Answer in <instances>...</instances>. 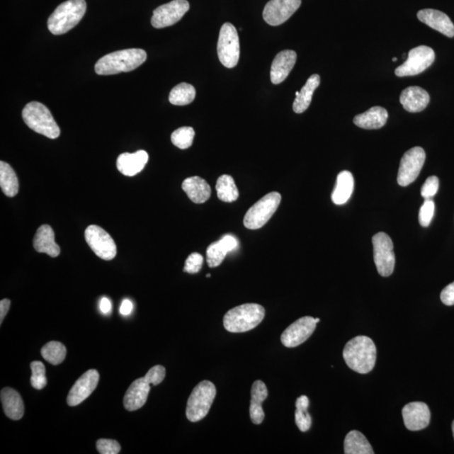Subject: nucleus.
Returning a JSON list of instances; mask_svg holds the SVG:
<instances>
[{
    "label": "nucleus",
    "mask_w": 454,
    "mask_h": 454,
    "mask_svg": "<svg viewBox=\"0 0 454 454\" xmlns=\"http://www.w3.org/2000/svg\"><path fill=\"white\" fill-rule=\"evenodd\" d=\"M377 350L368 336H358L346 344L344 358L351 370L359 374H368L375 368Z\"/></svg>",
    "instance_id": "obj_1"
},
{
    "label": "nucleus",
    "mask_w": 454,
    "mask_h": 454,
    "mask_svg": "<svg viewBox=\"0 0 454 454\" xmlns=\"http://www.w3.org/2000/svg\"><path fill=\"white\" fill-rule=\"evenodd\" d=\"M147 60V52L142 49L132 48L107 54L96 62L98 75H113L127 73L140 67Z\"/></svg>",
    "instance_id": "obj_2"
},
{
    "label": "nucleus",
    "mask_w": 454,
    "mask_h": 454,
    "mask_svg": "<svg viewBox=\"0 0 454 454\" xmlns=\"http://www.w3.org/2000/svg\"><path fill=\"white\" fill-rule=\"evenodd\" d=\"M86 8L85 0H67L62 3L49 17V30L56 35L69 33L83 19Z\"/></svg>",
    "instance_id": "obj_3"
},
{
    "label": "nucleus",
    "mask_w": 454,
    "mask_h": 454,
    "mask_svg": "<svg viewBox=\"0 0 454 454\" xmlns=\"http://www.w3.org/2000/svg\"><path fill=\"white\" fill-rule=\"evenodd\" d=\"M265 317V309L259 304L250 303L232 308L225 314L224 327L234 334L254 329Z\"/></svg>",
    "instance_id": "obj_4"
},
{
    "label": "nucleus",
    "mask_w": 454,
    "mask_h": 454,
    "mask_svg": "<svg viewBox=\"0 0 454 454\" xmlns=\"http://www.w3.org/2000/svg\"><path fill=\"white\" fill-rule=\"evenodd\" d=\"M22 117L27 127L34 132L50 139L60 136V128L54 120L51 111L39 102H30L22 111Z\"/></svg>",
    "instance_id": "obj_5"
},
{
    "label": "nucleus",
    "mask_w": 454,
    "mask_h": 454,
    "mask_svg": "<svg viewBox=\"0 0 454 454\" xmlns=\"http://www.w3.org/2000/svg\"><path fill=\"white\" fill-rule=\"evenodd\" d=\"M217 389L210 381L204 380L193 390L188 399L186 416L191 422L200 421L208 416L214 399Z\"/></svg>",
    "instance_id": "obj_6"
},
{
    "label": "nucleus",
    "mask_w": 454,
    "mask_h": 454,
    "mask_svg": "<svg viewBox=\"0 0 454 454\" xmlns=\"http://www.w3.org/2000/svg\"><path fill=\"white\" fill-rule=\"evenodd\" d=\"M280 202L281 195L278 192H271L263 196L247 210L244 220V226L250 230L262 228L276 212Z\"/></svg>",
    "instance_id": "obj_7"
},
{
    "label": "nucleus",
    "mask_w": 454,
    "mask_h": 454,
    "mask_svg": "<svg viewBox=\"0 0 454 454\" xmlns=\"http://www.w3.org/2000/svg\"><path fill=\"white\" fill-rule=\"evenodd\" d=\"M220 61L227 67H236L240 57V42L236 27L231 23H225L220 31L217 44Z\"/></svg>",
    "instance_id": "obj_8"
},
{
    "label": "nucleus",
    "mask_w": 454,
    "mask_h": 454,
    "mask_svg": "<svg viewBox=\"0 0 454 454\" xmlns=\"http://www.w3.org/2000/svg\"><path fill=\"white\" fill-rule=\"evenodd\" d=\"M374 246V259L378 273L383 277L393 273L395 265V255L392 240L385 232L375 234L372 238Z\"/></svg>",
    "instance_id": "obj_9"
},
{
    "label": "nucleus",
    "mask_w": 454,
    "mask_h": 454,
    "mask_svg": "<svg viewBox=\"0 0 454 454\" xmlns=\"http://www.w3.org/2000/svg\"><path fill=\"white\" fill-rule=\"evenodd\" d=\"M435 52L429 47L419 46L412 49L408 53L407 60L395 71L398 77H407L421 74L433 64Z\"/></svg>",
    "instance_id": "obj_10"
},
{
    "label": "nucleus",
    "mask_w": 454,
    "mask_h": 454,
    "mask_svg": "<svg viewBox=\"0 0 454 454\" xmlns=\"http://www.w3.org/2000/svg\"><path fill=\"white\" fill-rule=\"evenodd\" d=\"M425 160L424 148L415 147L408 150L402 157L399 164L397 177L399 186L407 187L414 182L424 168Z\"/></svg>",
    "instance_id": "obj_11"
},
{
    "label": "nucleus",
    "mask_w": 454,
    "mask_h": 454,
    "mask_svg": "<svg viewBox=\"0 0 454 454\" xmlns=\"http://www.w3.org/2000/svg\"><path fill=\"white\" fill-rule=\"evenodd\" d=\"M87 244L98 258L110 261L115 259L117 253L113 238L101 227L92 225L85 231Z\"/></svg>",
    "instance_id": "obj_12"
},
{
    "label": "nucleus",
    "mask_w": 454,
    "mask_h": 454,
    "mask_svg": "<svg viewBox=\"0 0 454 454\" xmlns=\"http://www.w3.org/2000/svg\"><path fill=\"white\" fill-rule=\"evenodd\" d=\"M190 10L187 0H173L157 8L152 17V25L157 29L176 24Z\"/></svg>",
    "instance_id": "obj_13"
},
{
    "label": "nucleus",
    "mask_w": 454,
    "mask_h": 454,
    "mask_svg": "<svg viewBox=\"0 0 454 454\" xmlns=\"http://www.w3.org/2000/svg\"><path fill=\"white\" fill-rule=\"evenodd\" d=\"M316 318L304 317L292 323L281 335L283 345L287 348H295L307 341L317 327Z\"/></svg>",
    "instance_id": "obj_14"
},
{
    "label": "nucleus",
    "mask_w": 454,
    "mask_h": 454,
    "mask_svg": "<svg viewBox=\"0 0 454 454\" xmlns=\"http://www.w3.org/2000/svg\"><path fill=\"white\" fill-rule=\"evenodd\" d=\"M301 6V0H271L265 6L263 17L268 25L285 23Z\"/></svg>",
    "instance_id": "obj_15"
},
{
    "label": "nucleus",
    "mask_w": 454,
    "mask_h": 454,
    "mask_svg": "<svg viewBox=\"0 0 454 454\" xmlns=\"http://www.w3.org/2000/svg\"><path fill=\"white\" fill-rule=\"evenodd\" d=\"M100 380V374L96 370H89L75 382L67 395V402L70 407L82 403L96 389Z\"/></svg>",
    "instance_id": "obj_16"
},
{
    "label": "nucleus",
    "mask_w": 454,
    "mask_h": 454,
    "mask_svg": "<svg viewBox=\"0 0 454 454\" xmlns=\"http://www.w3.org/2000/svg\"><path fill=\"white\" fill-rule=\"evenodd\" d=\"M404 426L410 431L424 429L430 424L431 412L428 404L424 402H412L402 409Z\"/></svg>",
    "instance_id": "obj_17"
},
{
    "label": "nucleus",
    "mask_w": 454,
    "mask_h": 454,
    "mask_svg": "<svg viewBox=\"0 0 454 454\" xmlns=\"http://www.w3.org/2000/svg\"><path fill=\"white\" fill-rule=\"evenodd\" d=\"M151 383L144 376L130 385L124 397V407L129 412L137 411L147 401L151 390Z\"/></svg>",
    "instance_id": "obj_18"
},
{
    "label": "nucleus",
    "mask_w": 454,
    "mask_h": 454,
    "mask_svg": "<svg viewBox=\"0 0 454 454\" xmlns=\"http://www.w3.org/2000/svg\"><path fill=\"white\" fill-rule=\"evenodd\" d=\"M417 18L426 24L448 38L454 37V25L446 13L433 8H425L417 13Z\"/></svg>",
    "instance_id": "obj_19"
},
{
    "label": "nucleus",
    "mask_w": 454,
    "mask_h": 454,
    "mask_svg": "<svg viewBox=\"0 0 454 454\" xmlns=\"http://www.w3.org/2000/svg\"><path fill=\"white\" fill-rule=\"evenodd\" d=\"M297 55L292 50L282 51L274 58L271 78L273 84H280L286 79L295 67Z\"/></svg>",
    "instance_id": "obj_20"
},
{
    "label": "nucleus",
    "mask_w": 454,
    "mask_h": 454,
    "mask_svg": "<svg viewBox=\"0 0 454 454\" xmlns=\"http://www.w3.org/2000/svg\"><path fill=\"white\" fill-rule=\"evenodd\" d=\"M148 159L149 157L146 151L140 150L134 152V154L125 152L117 159V169L125 176H135L145 168Z\"/></svg>",
    "instance_id": "obj_21"
},
{
    "label": "nucleus",
    "mask_w": 454,
    "mask_h": 454,
    "mask_svg": "<svg viewBox=\"0 0 454 454\" xmlns=\"http://www.w3.org/2000/svg\"><path fill=\"white\" fill-rule=\"evenodd\" d=\"M33 246L35 251L46 254L52 258L58 257L60 254V246L56 244L55 233L48 225H42L35 233Z\"/></svg>",
    "instance_id": "obj_22"
},
{
    "label": "nucleus",
    "mask_w": 454,
    "mask_h": 454,
    "mask_svg": "<svg viewBox=\"0 0 454 454\" xmlns=\"http://www.w3.org/2000/svg\"><path fill=\"white\" fill-rule=\"evenodd\" d=\"M399 101L404 110L416 113L426 109L430 102V96L425 89L417 86L409 87L402 91Z\"/></svg>",
    "instance_id": "obj_23"
},
{
    "label": "nucleus",
    "mask_w": 454,
    "mask_h": 454,
    "mask_svg": "<svg viewBox=\"0 0 454 454\" xmlns=\"http://www.w3.org/2000/svg\"><path fill=\"white\" fill-rule=\"evenodd\" d=\"M2 407L6 415L13 421L21 420L24 416L25 406L23 399L16 390L4 388L0 394Z\"/></svg>",
    "instance_id": "obj_24"
},
{
    "label": "nucleus",
    "mask_w": 454,
    "mask_h": 454,
    "mask_svg": "<svg viewBox=\"0 0 454 454\" xmlns=\"http://www.w3.org/2000/svg\"><path fill=\"white\" fill-rule=\"evenodd\" d=\"M268 389L263 381H255L251 386L250 417L254 424L259 425L264 420L265 414L262 404L268 397Z\"/></svg>",
    "instance_id": "obj_25"
},
{
    "label": "nucleus",
    "mask_w": 454,
    "mask_h": 454,
    "mask_svg": "<svg viewBox=\"0 0 454 454\" xmlns=\"http://www.w3.org/2000/svg\"><path fill=\"white\" fill-rule=\"evenodd\" d=\"M388 117V111L385 108L375 106L364 113L355 116L353 123L363 129H380L387 123Z\"/></svg>",
    "instance_id": "obj_26"
},
{
    "label": "nucleus",
    "mask_w": 454,
    "mask_h": 454,
    "mask_svg": "<svg viewBox=\"0 0 454 454\" xmlns=\"http://www.w3.org/2000/svg\"><path fill=\"white\" fill-rule=\"evenodd\" d=\"M182 188L191 200L195 204H203L210 199L211 188L205 179L195 176L188 178L182 183Z\"/></svg>",
    "instance_id": "obj_27"
},
{
    "label": "nucleus",
    "mask_w": 454,
    "mask_h": 454,
    "mask_svg": "<svg viewBox=\"0 0 454 454\" xmlns=\"http://www.w3.org/2000/svg\"><path fill=\"white\" fill-rule=\"evenodd\" d=\"M354 190V178L349 171H343L336 178V187L332 192L331 200L334 204L341 205L347 203Z\"/></svg>",
    "instance_id": "obj_28"
},
{
    "label": "nucleus",
    "mask_w": 454,
    "mask_h": 454,
    "mask_svg": "<svg viewBox=\"0 0 454 454\" xmlns=\"http://www.w3.org/2000/svg\"><path fill=\"white\" fill-rule=\"evenodd\" d=\"M320 82L321 78L318 74H313L308 79L294 101L293 110L295 113L301 114L308 109L312 101L313 93L320 85Z\"/></svg>",
    "instance_id": "obj_29"
},
{
    "label": "nucleus",
    "mask_w": 454,
    "mask_h": 454,
    "mask_svg": "<svg viewBox=\"0 0 454 454\" xmlns=\"http://www.w3.org/2000/svg\"><path fill=\"white\" fill-rule=\"evenodd\" d=\"M346 454H373L375 453L365 436L358 431H351L344 440Z\"/></svg>",
    "instance_id": "obj_30"
},
{
    "label": "nucleus",
    "mask_w": 454,
    "mask_h": 454,
    "mask_svg": "<svg viewBox=\"0 0 454 454\" xmlns=\"http://www.w3.org/2000/svg\"><path fill=\"white\" fill-rule=\"evenodd\" d=\"M0 187L8 197L16 196L19 192V181L15 170L4 161H0Z\"/></svg>",
    "instance_id": "obj_31"
},
{
    "label": "nucleus",
    "mask_w": 454,
    "mask_h": 454,
    "mask_svg": "<svg viewBox=\"0 0 454 454\" xmlns=\"http://www.w3.org/2000/svg\"><path fill=\"white\" fill-rule=\"evenodd\" d=\"M217 196L220 200L232 203L239 197L235 181L230 175L224 174L218 178L217 186Z\"/></svg>",
    "instance_id": "obj_32"
},
{
    "label": "nucleus",
    "mask_w": 454,
    "mask_h": 454,
    "mask_svg": "<svg viewBox=\"0 0 454 454\" xmlns=\"http://www.w3.org/2000/svg\"><path fill=\"white\" fill-rule=\"evenodd\" d=\"M196 91L194 86L181 83L175 86L169 93V102L174 106H187L194 101Z\"/></svg>",
    "instance_id": "obj_33"
},
{
    "label": "nucleus",
    "mask_w": 454,
    "mask_h": 454,
    "mask_svg": "<svg viewBox=\"0 0 454 454\" xmlns=\"http://www.w3.org/2000/svg\"><path fill=\"white\" fill-rule=\"evenodd\" d=\"M309 404V399L305 395H301L295 402V424L303 433L311 429L312 424L311 415L307 412Z\"/></svg>",
    "instance_id": "obj_34"
},
{
    "label": "nucleus",
    "mask_w": 454,
    "mask_h": 454,
    "mask_svg": "<svg viewBox=\"0 0 454 454\" xmlns=\"http://www.w3.org/2000/svg\"><path fill=\"white\" fill-rule=\"evenodd\" d=\"M42 355L45 361L53 365H58L64 361L67 348L59 341H50L42 348Z\"/></svg>",
    "instance_id": "obj_35"
},
{
    "label": "nucleus",
    "mask_w": 454,
    "mask_h": 454,
    "mask_svg": "<svg viewBox=\"0 0 454 454\" xmlns=\"http://www.w3.org/2000/svg\"><path fill=\"white\" fill-rule=\"evenodd\" d=\"M229 251L226 246L220 240L209 246L206 251V257H208V263L210 268L220 266L227 257Z\"/></svg>",
    "instance_id": "obj_36"
},
{
    "label": "nucleus",
    "mask_w": 454,
    "mask_h": 454,
    "mask_svg": "<svg viewBox=\"0 0 454 454\" xmlns=\"http://www.w3.org/2000/svg\"><path fill=\"white\" fill-rule=\"evenodd\" d=\"M195 130L190 127H183L178 128L171 136V141H172L174 146H176L181 149H187V148L192 146L194 142Z\"/></svg>",
    "instance_id": "obj_37"
},
{
    "label": "nucleus",
    "mask_w": 454,
    "mask_h": 454,
    "mask_svg": "<svg viewBox=\"0 0 454 454\" xmlns=\"http://www.w3.org/2000/svg\"><path fill=\"white\" fill-rule=\"evenodd\" d=\"M33 375L30 378V384L35 390H42L46 387L47 380L46 377V368L44 363L40 361H34L30 363Z\"/></svg>",
    "instance_id": "obj_38"
},
{
    "label": "nucleus",
    "mask_w": 454,
    "mask_h": 454,
    "mask_svg": "<svg viewBox=\"0 0 454 454\" xmlns=\"http://www.w3.org/2000/svg\"><path fill=\"white\" fill-rule=\"evenodd\" d=\"M435 203L431 199L425 200L419 212V222L421 227H428L433 218Z\"/></svg>",
    "instance_id": "obj_39"
},
{
    "label": "nucleus",
    "mask_w": 454,
    "mask_h": 454,
    "mask_svg": "<svg viewBox=\"0 0 454 454\" xmlns=\"http://www.w3.org/2000/svg\"><path fill=\"white\" fill-rule=\"evenodd\" d=\"M203 262L202 255L198 253L191 254L186 261L183 271L191 274L199 273Z\"/></svg>",
    "instance_id": "obj_40"
},
{
    "label": "nucleus",
    "mask_w": 454,
    "mask_h": 454,
    "mask_svg": "<svg viewBox=\"0 0 454 454\" xmlns=\"http://www.w3.org/2000/svg\"><path fill=\"white\" fill-rule=\"evenodd\" d=\"M96 448L98 453L101 454H118L120 452V445L115 440H98Z\"/></svg>",
    "instance_id": "obj_41"
},
{
    "label": "nucleus",
    "mask_w": 454,
    "mask_h": 454,
    "mask_svg": "<svg viewBox=\"0 0 454 454\" xmlns=\"http://www.w3.org/2000/svg\"><path fill=\"white\" fill-rule=\"evenodd\" d=\"M439 188V179L437 176H431L422 186L421 194L425 200H430L437 194Z\"/></svg>",
    "instance_id": "obj_42"
},
{
    "label": "nucleus",
    "mask_w": 454,
    "mask_h": 454,
    "mask_svg": "<svg viewBox=\"0 0 454 454\" xmlns=\"http://www.w3.org/2000/svg\"><path fill=\"white\" fill-rule=\"evenodd\" d=\"M166 376V370L164 366L156 365L150 368L145 375L146 379L150 382L152 385H157L164 381Z\"/></svg>",
    "instance_id": "obj_43"
},
{
    "label": "nucleus",
    "mask_w": 454,
    "mask_h": 454,
    "mask_svg": "<svg viewBox=\"0 0 454 454\" xmlns=\"http://www.w3.org/2000/svg\"><path fill=\"white\" fill-rule=\"evenodd\" d=\"M441 300L444 305H454V282L444 288L441 293Z\"/></svg>",
    "instance_id": "obj_44"
},
{
    "label": "nucleus",
    "mask_w": 454,
    "mask_h": 454,
    "mask_svg": "<svg viewBox=\"0 0 454 454\" xmlns=\"http://www.w3.org/2000/svg\"><path fill=\"white\" fill-rule=\"evenodd\" d=\"M133 311V304L132 301L128 299H125L123 301V303L120 305V313L124 317H127L129 314H132Z\"/></svg>",
    "instance_id": "obj_45"
},
{
    "label": "nucleus",
    "mask_w": 454,
    "mask_h": 454,
    "mask_svg": "<svg viewBox=\"0 0 454 454\" xmlns=\"http://www.w3.org/2000/svg\"><path fill=\"white\" fill-rule=\"evenodd\" d=\"M11 300L8 299H4L0 301V322L4 321V317H6V314L11 307Z\"/></svg>",
    "instance_id": "obj_46"
},
{
    "label": "nucleus",
    "mask_w": 454,
    "mask_h": 454,
    "mask_svg": "<svg viewBox=\"0 0 454 454\" xmlns=\"http://www.w3.org/2000/svg\"><path fill=\"white\" fill-rule=\"evenodd\" d=\"M100 309H101V312L103 314H110L111 310H112L111 301L106 297H103L101 300Z\"/></svg>",
    "instance_id": "obj_47"
},
{
    "label": "nucleus",
    "mask_w": 454,
    "mask_h": 454,
    "mask_svg": "<svg viewBox=\"0 0 454 454\" xmlns=\"http://www.w3.org/2000/svg\"><path fill=\"white\" fill-rule=\"evenodd\" d=\"M452 430H453V438H454V421H453V424H452Z\"/></svg>",
    "instance_id": "obj_48"
},
{
    "label": "nucleus",
    "mask_w": 454,
    "mask_h": 454,
    "mask_svg": "<svg viewBox=\"0 0 454 454\" xmlns=\"http://www.w3.org/2000/svg\"><path fill=\"white\" fill-rule=\"evenodd\" d=\"M299 94H300V91H297V92H296V93H295V96H299Z\"/></svg>",
    "instance_id": "obj_49"
},
{
    "label": "nucleus",
    "mask_w": 454,
    "mask_h": 454,
    "mask_svg": "<svg viewBox=\"0 0 454 454\" xmlns=\"http://www.w3.org/2000/svg\"><path fill=\"white\" fill-rule=\"evenodd\" d=\"M316 322H317V323H318L319 322H320V319L316 318Z\"/></svg>",
    "instance_id": "obj_50"
},
{
    "label": "nucleus",
    "mask_w": 454,
    "mask_h": 454,
    "mask_svg": "<svg viewBox=\"0 0 454 454\" xmlns=\"http://www.w3.org/2000/svg\"><path fill=\"white\" fill-rule=\"evenodd\" d=\"M392 60H393V62L397 61V57H394Z\"/></svg>",
    "instance_id": "obj_51"
},
{
    "label": "nucleus",
    "mask_w": 454,
    "mask_h": 454,
    "mask_svg": "<svg viewBox=\"0 0 454 454\" xmlns=\"http://www.w3.org/2000/svg\"><path fill=\"white\" fill-rule=\"evenodd\" d=\"M206 277L210 278V274L208 273V276H206Z\"/></svg>",
    "instance_id": "obj_52"
}]
</instances>
